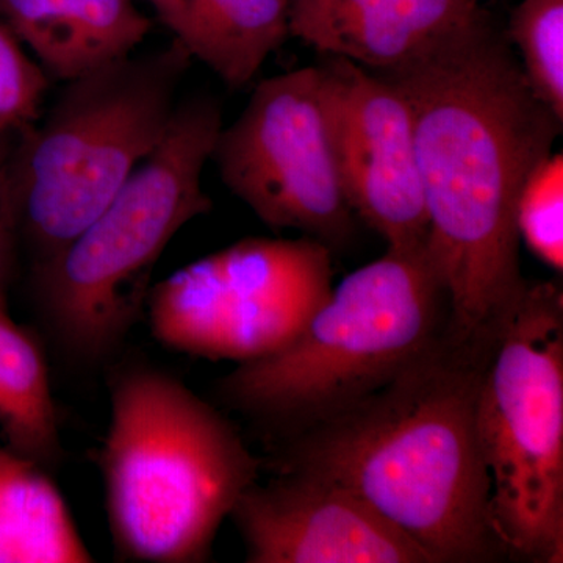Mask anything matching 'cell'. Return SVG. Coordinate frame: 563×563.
<instances>
[{
  "instance_id": "6da1fadb",
  "label": "cell",
  "mask_w": 563,
  "mask_h": 563,
  "mask_svg": "<svg viewBox=\"0 0 563 563\" xmlns=\"http://www.w3.org/2000/svg\"><path fill=\"white\" fill-rule=\"evenodd\" d=\"M374 73L412 110L426 247L448 299V340L487 350L528 284L518 198L553 154L563 120L537 98L485 11L412 60Z\"/></svg>"
},
{
  "instance_id": "7a4b0ae2",
  "label": "cell",
  "mask_w": 563,
  "mask_h": 563,
  "mask_svg": "<svg viewBox=\"0 0 563 563\" xmlns=\"http://www.w3.org/2000/svg\"><path fill=\"white\" fill-rule=\"evenodd\" d=\"M487 352L444 335L390 383L284 437L273 472L342 485L431 563L509 555L493 523L490 476L477 439Z\"/></svg>"
},
{
  "instance_id": "3957f363",
  "label": "cell",
  "mask_w": 563,
  "mask_h": 563,
  "mask_svg": "<svg viewBox=\"0 0 563 563\" xmlns=\"http://www.w3.org/2000/svg\"><path fill=\"white\" fill-rule=\"evenodd\" d=\"M99 463L121 561L199 563L261 461L217 409L169 374L122 369L111 383Z\"/></svg>"
},
{
  "instance_id": "277c9868",
  "label": "cell",
  "mask_w": 563,
  "mask_h": 563,
  "mask_svg": "<svg viewBox=\"0 0 563 563\" xmlns=\"http://www.w3.org/2000/svg\"><path fill=\"white\" fill-rule=\"evenodd\" d=\"M191 62L173 38L87 70L20 133L0 174V209L32 266L79 235L161 144Z\"/></svg>"
},
{
  "instance_id": "5b68a950",
  "label": "cell",
  "mask_w": 563,
  "mask_h": 563,
  "mask_svg": "<svg viewBox=\"0 0 563 563\" xmlns=\"http://www.w3.org/2000/svg\"><path fill=\"white\" fill-rule=\"evenodd\" d=\"M222 129L220 103H177L168 131L106 209L49 261L32 266L33 302L70 362L101 365L120 350L150 298L155 263L211 199L202 174Z\"/></svg>"
},
{
  "instance_id": "8992f818",
  "label": "cell",
  "mask_w": 563,
  "mask_h": 563,
  "mask_svg": "<svg viewBox=\"0 0 563 563\" xmlns=\"http://www.w3.org/2000/svg\"><path fill=\"white\" fill-rule=\"evenodd\" d=\"M446 325L448 299L428 247H388L333 287L285 346L239 363L218 395L284 439L390 383Z\"/></svg>"
},
{
  "instance_id": "52a82bcc",
  "label": "cell",
  "mask_w": 563,
  "mask_h": 563,
  "mask_svg": "<svg viewBox=\"0 0 563 563\" xmlns=\"http://www.w3.org/2000/svg\"><path fill=\"white\" fill-rule=\"evenodd\" d=\"M476 428L507 554L562 562L563 296L554 282L528 280L493 336Z\"/></svg>"
},
{
  "instance_id": "ba28073f",
  "label": "cell",
  "mask_w": 563,
  "mask_h": 563,
  "mask_svg": "<svg viewBox=\"0 0 563 563\" xmlns=\"http://www.w3.org/2000/svg\"><path fill=\"white\" fill-rule=\"evenodd\" d=\"M332 279V250L312 236L242 240L152 288V335L196 357L255 361L298 335Z\"/></svg>"
},
{
  "instance_id": "9c48e42d",
  "label": "cell",
  "mask_w": 563,
  "mask_h": 563,
  "mask_svg": "<svg viewBox=\"0 0 563 563\" xmlns=\"http://www.w3.org/2000/svg\"><path fill=\"white\" fill-rule=\"evenodd\" d=\"M211 161L225 187L266 225L331 247L354 231L333 152L321 66L263 80L222 128Z\"/></svg>"
},
{
  "instance_id": "30bf717a",
  "label": "cell",
  "mask_w": 563,
  "mask_h": 563,
  "mask_svg": "<svg viewBox=\"0 0 563 563\" xmlns=\"http://www.w3.org/2000/svg\"><path fill=\"white\" fill-rule=\"evenodd\" d=\"M336 169L352 213L393 250L426 246L412 110L399 88L346 58L321 65Z\"/></svg>"
},
{
  "instance_id": "8fae6325",
  "label": "cell",
  "mask_w": 563,
  "mask_h": 563,
  "mask_svg": "<svg viewBox=\"0 0 563 563\" xmlns=\"http://www.w3.org/2000/svg\"><path fill=\"white\" fill-rule=\"evenodd\" d=\"M229 517L250 563H431L354 493L314 474L257 479Z\"/></svg>"
},
{
  "instance_id": "7c38bea8",
  "label": "cell",
  "mask_w": 563,
  "mask_h": 563,
  "mask_svg": "<svg viewBox=\"0 0 563 563\" xmlns=\"http://www.w3.org/2000/svg\"><path fill=\"white\" fill-rule=\"evenodd\" d=\"M483 11L476 0H291L290 35L329 57L387 70Z\"/></svg>"
},
{
  "instance_id": "4fadbf2b",
  "label": "cell",
  "mask_w": 563,
  "mask_h": 563,
  "mask_svg": "<svg viewBox=\"0 0 563 563\" xmlns=\"http://www.w3.org/2000/svg\"><path fill=\"white\" fill-rule=\"evenodd\" d=\"M49 470L0 448V563H90Z\"/></svg>"
},
{
  "instance_id": "5bb4252c",
  "label": "cell",
  "mask_w": 563,
  "mask_h": 563,
  "mask_svg": "<svg viewBox=\"0 0 563 563\" xmlns=\"http://www.w3.org/2000/svg\"><path fill=\"white\" fill-rule=\"evenodd\" d=\"M291 0H187L174 36L228 87L250 84L290 35Z\"/></svg>"
},
{
  "instance_id": "9a60e30c",
  "label": "cell",
  "mask_w": 563,
  "mask_h": 563,
  "mask_svg": "<svg viewBox=\"0 0 563 563\" xmlns=\"http://www.w3.org/2000/svg\"><path fill=\"white\" fill-rule=\"evenodd\" d=\"M0 431L7 446L54 470L63 459L57 410L38 342L0 301Z\"/></svg>"
},
{
  "instance_id": "2e32d148",
  "label": "cell",
  "mask_w": 563,
  "mask_h": 563,
  "mask_svg": "<svg viewBox=\"0 0 563 563\" xmlns=\"http://www.w3.org/2000/svg\"><path fill=\"white\" fill-rule=\"evenodd\" d=\"M506 36L537 98L563 120V0H523Z\"/></svg>"
},
{
  "instance_id": "e0dca14e",
  "label": "cell",
  "mask_w": 563,
  "mask_h": 563,
  "mask_svg": "<svg viewBox=\"0 0 563 563\" xmlns=\"http://www.w3.org/2000/svg\"><path fill=\"white\" fill-rule=\"evenodd\" d=\"M0 18L51 76L68 81L90 70L63 0H0Z\"/></svg>"
},
{
  "instance_id": "ac0fdd59",
  "label": "cell",
  "mask_w": 563,
  "mask_h": 563,
  "mask_svg": "<svg viewBox=\"0 0 563 563\" xmlns=\"http://www.w3.org/2000/svg\"><path fill=\"white\" fill-rule=\"evenodd\" d=\"M520 242L554 272L563 269V155L551 154L529 174L515 210Z\"/></svg>"
},
{
  "instance_id": "d6986e66",
  "label": "cell",
  "mask_w": 563,
  "mask_h": 563,
  "mask_svg": "<svg viewBox=\"0 0 563 563\" xmlns=\"http://www.w3.org/2000/svg\"><path fill=\"white\" fill-rule=\"evenodd\" d=\"M79 35L88 68L133 54L152 22L132 0H63Z\"/></svg>"
},
{
  "instance_id": "ffe728a7",
  "label": "cell",
  "mask_w": 563,
  "mask_h": 563,
  "mask_svg": "<svg viewBox=\"0 0 563 563\" xmlns=\"http://www.w3.org/2000/svg\"><path fill=\"white\" fill-rule=\"evenodd\" d=\"M49 76L0 18V136L20 135L41 117Z\"/></svg>"
},
{
  "instance_id": "44dd1931",
  "label": "cell",
  "mask_w": 563,
  "mask_h": 563,
  "mask_svg": "<svg viewBox=\"0 0 563 563\" xmlns=\"http://www.w3.org/2000/svg\"><path fill=\"white\" fill-rule=\"evenodd\" d=\"M161 18L163 24L169 29L174 36L179 35L184 24L185 5L187 0H147Z\"/></svg>"
},
{
  "instance_id": "7402d4cb",
  "label": "cell",
  "mask_w": 563,
  "mask_h": 563,
  "mask_svg": "<svg viewBox=\"0 0 563 563\" xmlns=\"http://www.w3.org/2000/svg\"><path fill=\"white\" fill-rule=\"evenodd\" d=\"M9 139L10 136H0V174H2L3 165L9 157Z\"/></svg>"
}]
</instances>
